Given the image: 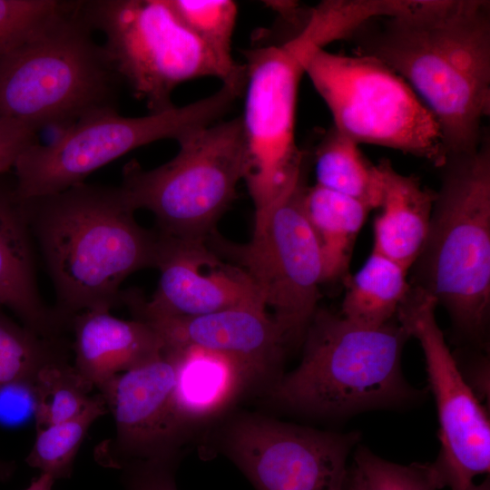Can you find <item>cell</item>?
Wrapping results in <instances>:
<instances>
[{
  "mask_svg": "<svg viewBox=\"0 0 490 490\" xmlns=\"http://www.w3.org/2000/svg\"><path fill=\"white\" fill-rule=\"evenodd\" d=\"M5 174L0 175V306L36 335L64 338L69 325L40 296L34 242L15 193V179L9 181Z\"/></svg>",
  "mask_w": 490,
  "mask_h": 490,
  "instance_id": "17",
  "label": "cell"
},
{
  "mask_svg": "<svg viewBox=\"0 0 490 490\" xmlns=\"http://www.w3.org/2000/svg\"><path fill=\"white\" fill-rule=\"evenodd\" d=\"M93 32L79 1H64L44 27L2 56L0 118L64 131L89 113L115 108L122 82Z\"/></svg>",
  "mask_w": 490,
  "mask_h": 490,
  "instance_id": "6",
  "label": "cell"
},
{
  "mask_svg": "<svg viewBox=\"0 0 490 490\" xmlns=\"http://www.w3.org/2000/svg\"><path fill=\"white\" fill-rule=\"evenodd\" d=\"M467 490H490L489 476H487V478H485L479 485L473 484Z\"/></svg>",
  "mask_w": 490,
  "mask_h": 490,
  "instance_id": "36",
  "label": "cell"
},
{
  "mask_svg": "<svg viewBox=\"0 0 490 490\" xmlns=\"http://www.w3.org/2000/svg\"><path fill=\"white\" fill-rule=\"evenodd\" d=\"M37 133L35 129L21 121L0 118V175L13 169L18 157L38 142Z\"/></svg>",
  "mask_w": 490,
  "mask_h": 490,
  "instance_id": "33",
  "label": "cell"
},
{
  "mask_svg": "<svg viewBox=\"0 0 490 490\" xmlns=\"http://www.w3.org/2000/svg\"><path fill=\"white\" fill-rule=\"evenodd\" d=\"M180 20L230 73L242 68L231 53L238 6L231 0H167Z\"/></svg>",
  "mask_w": 490,
  "mask_h": 490,
  "instance_id": "27",
  "label": "cell"
},
{
  "mask_svg": "<svg viewBox=\"0 0 490 490\" xmlns=\"http://www.w3.org/2000/svg\"><path fill=\"white\" fill-rule=\"evenodd\" d=\"M349 40L407 83L437 122L446 156L480 145L490 114L489 1L411 0Z\"/></svg>",
  "mask_w": 490,
  "mask_h": 490,
  "instance_id": "1",
  "label": "cell"
},
{
  "mask_svg": "<svg viewBox=\"0 0 490 490\" xmlns=\"http://www.w3.org/2000/svg\"><path fill=\"white\" fill-rule=\"evenodd\" d=\"M122 82L143 99L151 113L174 105L173 90L186 81L239 75L228 71L211 51L180 20L167 0L79 1Z\"/></svg>",
  "mask_w": 490,
  "mask_h": 490,
  "instance_id": "10",
  "label": "cell"
},
{
  "mask_svg": "<svg viewBox=\"0 0 490 490\" xmlns=\"http://www.w3.org/2000/svg\"><path fill=\"white\" fill-rule=\"evenodd\" d=\"M436 306L432 296L411 286L396 317L420 344L436 403L441 446L428 464L433 482L438 490H467L475 476L489 475V416L459 371L437 324Z\"/></svg>",
  "mask_w": 490,
  "mask_h": 490,
  "instance_id": "12",
  "label": "cell"
},
{
  "mask_svg": "<svg viewBox=\"0 0 490 490\" xmlns=\"http://www.w3.org/2000/svg\"><path fill=\"white\" fill-rule=\"evenodd\" d=\"M108 412L101 393L93 395L87 407L68 420L36 429L34 443L25 458L31 467L54 480L69 478L76 454L92 424Z\"/></svg>",
  "mask_w": 490,
  "mask_h": 490,
  "instance_id": "24",
  "label": "cell"
},
{
  "mask_svg": "<svg viewBox=\"0 0 490 490\" xmlns=\"http://www.w3.org/2000/svg\"><path fill=\"white\" fill-rule=\"evenodd\" d=\"M0 306V387L34 378L44 366L69 360L65 338L48 339L10 318Z\"/></svg>",
  "mask_w": 490,
  "mask_h": 490,
  "instance_id": "25",
  "label": "cell"
},
{
  "mask_svg": "<svg viewBox=\"0 0 490 490\" xmlns=\"http://www.w3.org/2000/svg\"><path fill=\"white\" fill-rule=\"evenodd\" d=\"M36 429L79 415L89 404L93 386L69 360L50 363L35 375Z\"/></svg>",
  "mask_w": 490,
  "mask_h": 490,
  "instance_id": "26",
  "label": "cell"
},
{
  "mask_svg": "<svg viewBox=\"0 0 490 490\" xmlns=\"http://www.w3.org/2000/svg\"><path fill=\"white\" fill-rule=\"evenodd\" d=\"M161 337L163 354L196 347L223 355L241 369L250 387H270L283 373L286 338L267 309L232 308L195 317H145Z\"/></svg>",
  "mask_w": 490,
  "mask_h": 490,
  "instance_id": "16",
  "label": "cell"
},
{
  "mask_svg": "<svg viewBox=\"0 0 490 490\" xmlns=\"http://www.w3.org/2000/svg\"><path fill=\"white\" fill-rule=\"evenodd\" d=\"M20 201L54 287V309L70 327L76 314L120 304L124 279L154 267L158 233L137 223L119 186L82 182Z\"/></svg>",
  "mask_w": 490,
  "mask_h": 490,
  "instance_id": "2",
  "label": "cell"
},
{
  "mask_svg": "<svg viewBox=\"0 0 490 490\" xmlns=\"http://www.w3.org/2000/svg\"><path fill=\"white\" fill-rule=\"evenodd\" d=\"M55 480L47 474L41 473L34 478L25 490H53Z\"/></svg>",
  "mask_w": 490,
  "mask_h": 490,
  "instance_id": "34",
  "label": "cell"
},
{
  "mask_svg": "<svg viewBox=\"0 0 490 490\" xmlns=\"http://www.w3.org/2000/svg\"><path fill=\"white\" fill-rule=\"evenodd\" d=\"M377 167L382 198L374 220L373 250L409 270L425 244L436 192L419 177L398 172L387 159Z\"/></svg>",
  "mask_w": 490,
  "mask_h": 490,
  "instance_id": "19",
  "label": "cell"
},
{
  "mask_svg": "<svg viewBox=\"0 0 490 490\" xmlns=\"http://www.w3.org/2000/svg\"><path fill=\"white\" fill-rule=\"evenodd\" d=\"M64 1L0 0V58L44 27Z\"/></svg>",
  "mask_w": 490,
  "mask_h": 490,
  "instance_id": "29",
  "label": "cell"
},
{
  "mask_svg": "<svg viewBox=\"0 0 490 490\" xmlns=\"http://www.w3.org/2000/svg\"><path fill=\"white\" fill-rule=\"evenodd\" d=\"M244 82H222L213 94L181 107L142 117H124L116 108L89 113L61 132L52 142L27 148L14 165L19 199L60 192L99 168L142 145L162 139L177 142L215 123L243 93Z\"/></svg>",
  "mask_w": 490,
  "mask_h": 490,
  "instance_id": "7",
  "label": "cell"
},
{
  "mask_svg": "<svg viewBox=\"0 0 490 490\" xmlns=\"http://www.w3.org/2000/svg\"><path fill=\"white\" fill-rule=\"evenodd\" d=\"M175 363L164 354L121 373L99 393L114 418L116 436L97 450L100 464L122 468L133 461H175L192 429L173 400Z\"/></svg>",
  "mask_w": 490,
  "mask_h": 490,
  "instance_id": "15",
  "label": "cell"
},
{
  "mask_svg": "<svg viewBox=\"0 0 490 490\" xmlns=\"http://www.w3.org/2000/svg\"><path fill=\"white\" fill-rule=\"evenodd\" d=\"M305 74L328 108L333 127L358 145L371 144L425 159H446L440 128L407 83L379 60L332 53L308 59Z\"/></svg>",
  "mask_w": 490,
  "mask_h": 490,
  "instance_id": "9",
  "label": "cell"
},
{
  "mask_svg": "<svg viewBox=\"0 0 490 490\" xmlns=\"http://www.w3.org/2000/svg\"><path fill=\"white\" fill-rule=\"evenodd\" d=\"M15 470L14 462L0 458V482L9 480Z\"/></svg>",
  "mask_w": 490,
  "mask_h": 490,
  "instance_id": "35",
  "label": "cell"
},
{
  "mask_svg": "<svg viewBox=\"0 0 490 490\" xmlns=\"http://www.w3.org/2000/svg\"><path fill=\"white\" fill-rule=\"evenodd\" d=\"M304 205L320 244L324 280L342 276L348 268L357 236L371 210L356 199L318 184L307 187Z\"/></svg>",
  "mask_w": 490,
  "mask_h": 490,
  "instance_id": "22",
  "label": "cell"
},
{
  "mask_svg": "<svg viewBox=\"0 0 490 490\" xmlns=\"http://www.w3.org/2000/svg\"><path fill=\"white\" fill-rule=\"evenodd\" d=\"M407 273L404 267L372 250L364 265L346 279L341 316L368 328L389 323L410 290Z\"/></svg>",
  "mask_w": 490,
  "mask_h": 490,
  "instance_id": "21",
  "label": "cell"
},
{
  "mask_svg": "<svg viewBox=\"0 0 490 490\" xmlns=\"http://www.w3.org/2000/svg\"><path fill=\"white\" fill-rule=\"evenodd\" d=\"M220 451L256 490H341L357 431L335 432L258 413L230 418Z\"/></svg>",
  "mask_w": 490,
  "mask_h": 490,
  "instance_id": "13",
  "label": "cell"
},
{
  "mask_svg": "<svg viewBox=\"0 0 490 490\" xmlns=\"http://www.w3.org/2000/svg\"><path fill=\"white\" fill-rule=\"evenodd\" d=\"M36 410L34 378L16 380L0 387V426L17 427L35 421Z\"/></svg>",
  "mask_w": 490,
  "mask_h": 490,
  "instance_id": "30",
  "label": "cell"
},
{
  "mask_svg": "<svg viewBox=\"0 0 490 490\" xmlns=\"http://www.w3.org/2000/svg\"><path fill=\"white\" fill-rule=\"evenodd\" d=\"M408 338L398 321L368 328L318 308L305 332L299 364L268 387L267 397L286 411L334 420L413 406L424 392L402 371Z\"/></svg>",
  "mask_w": 490,
  "mask_h": 490,
  "instance_id": "3",
  "label": "cell"
},
{
  "mask_svg": "<svg viewBox=\"0 0 490 490\" xmlns=\"http://www.w3.org/2000/svg\"><path fill=\"white\" fill-rule=\"evenodd\" d=\"M410 284L443 306L468 346L486 350L490 319V139L446 156Z\"/></svg>",
  "mask_w": 490,
  "mask_h": 490,
  "instance_id": "5",
  "label": "cell"
},
{
  "mask_svg": "<svg viewBox=\"0 0 490 490\" xmlns=\"http://www.w3.org/2000/svg\"><path fill=\"white\" fill-rule=\"evenodd\" d=\"M316 184L378 209L382 181L377 164H372L359 145L333 126L315 148Z\"/></svg>",
  "mask_w": 490,
  "mask_h": 490,
  "instance_id": "23",
  "label": "cell"
},
{
  "mask_svg": "<svg viewBox=\"0 0 490 490\" xmlns=\"http://www.w3.org/2000/svg\"><path fill=\"white\" fill-rule=\"evenodd\" d=\"M372 15L364 0L323 1L289 40L246 52L240 120L245 180L256 207L289 189L309 163V154L295 141L299 85L308 59L332 42L348 40Z\"/></svg>",
  "mask_w": 490,
  "mask_h": 490,
  "instance_id": "4",
  "label": "cell"
},
{
  "mask_svg": "<svg viewBox=\"0 0 490 490\" xmlns=\"http://www.w3.org/2000/svg\"><path fill=\"white\" fill-rule=\"evenodd\" d=\"M178 143V153L155 169L129 162L119 187L134 211L154 215L158 231L207 240L246 176L240 116L194 131Z\"/></svg>",
  "mask_w": 490,
  "mask_h": 490,
  "instance_id": "8",
  "label": "cell"
},
{
  "mask_svg": "<svg viewBox=\"0 0 490 490\" xmlns=\"http://www.w3.org/2000/svg\"><path fill=\"white\" fill-rule=\"evenodd\" d=\"M74 367L98 389L115 376L163 354V343L147 322L124 320L106 309L76 314L71 321Z\"/></svg>",
  "mask_w": 490,
  "mask_h": 490,
  "instance_id": "18",
  "label": "cell"
},
{
  "mask_svg": "<svg viewBox=\"0 0 490 490\" xmlns=\"http://www.w3.org/2000/svg\"><path fill=\"white\" fill-rule=\"evenodd\" d=\"M341 490H438L428 464H397L359 443L348 465Z\"/></svg>",
  "mask_w": 490,
  "mask_h": 490,
  "instance_id": "28",
  "label": "cell"
},
{
  "mask_svg": "<svg viewBox=\"0 0 490 490\" xmlns=\"http://www.w3.org/2000/svg\"><path fill=\"white\" fill-rule=\"evenodd\" d=\"M486 350L466 347L453 353L465 381L478 400L485 406L490 398V362Z\"/></svg>",
  "mask_w": 490,
  "mask_h": 490,
  "instance_id": "32",
  "label": "cell"
},
{
  "mask_svg": "<svg viewBox=\"0 0 490 490\" xmlns=\"http://www.w3.org/2000/svg\"><path fill=\"white\" fill-rule=\"evenodd\" d=\"M308 167L284 192L256 207L251 240L218 246L259 288L288 345H301L324 281L320 244L304 205Z\"/></svg>",
  "mask_w": 490,
  "mask_h": 490,
  "instance_id": "11",
  "label": "cell"
},
{
  "mask_svg": "<svg viewBox=\"0 0 490 490\" xmlns=\"http://www.w3.org/2000/svg\"><path fill=\"white\" fill-rule=\"evenodd\" d=\"M164 355L175 363V407L191 427L220 416L250 387L238 365L219 353L190 347Z\"/></svg>",
  "mask_w": 490,
  "mask_h": 490,
  "instance_id": "20",
  "label": "cell"
},
{
  "mask_svg": "<svg viewBox=\"0 0 490 490\" xmlns=\"http://www.w3.org/2000/svg\"><path fill=\"white\" fill-rule=\"evenodd\" d=\"M156 290L145 299L134 290L122 291L133 318L195 317L232 308L266 309L263 297L240 266L224 260L207 240L183 239L156 230Z\"/></svg>",
  "mask_w": 490,
  "mask_h": 490,
  "instance_id": "14",
  "label": "cell"
},
{
  "mask_svg": "<svg viewBox=\"0 0 490 490\" xmlns=\"http://www.w3.org/2000/svg\"><path fill=\"white\" fill-rule=\"evenodd\" d=\"M174 461H133L122 469L126 490H177Z\"/></svg>",
  "mask_w": 490,
  "mask_h": 490,
  "instance_id": "31",
  "label": "cell"
}]
</instances>
